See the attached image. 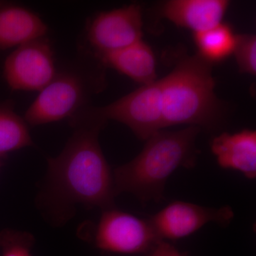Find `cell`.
Masks as SVG:
<instances>
[{
	"label": "cell",
	"instance_id": "d6986e66",
	"mask_svg": "<svg viewBox=\"0 0 256 256\" xmlns=\"http://www.w3.org/2000/svg\"><path fill=\"white\" fill-rule=\"evenodd\" d=\"M2 158H0V169H1L2 164Z\"/></svg>",
	"mask_w": 256,
	"mask_h": 256
},
{
	"label": "cell",
	"instance_id": "8fae6325",
	"mask_svg": "<svg viewBox=\"0 0 256 256\" xmlns=\"http://www.w3.org/2000/svg\"><path fill=\"white\" fill-rule=\"evenodd\" d=\"M210 149L220 168L236 170L250 180L256 176V132H223L212 140Z\"/></svg>",
	"mask_w": 256,
	"mask_h": 256
},
{
	"label": "cell",
	"instance_id": "2e32d148",
	"mask_svg": "<svg viewBox=\"0 0 256 256\" xmlns=\"http://www.w3.org/2000/svg\"><path fill=\"white\" fill-rule=\"evenodd\" d=\"M34 244V236L28 232L9 228L0 232L2 256H32Z\"/></svg>",
	"mask_w": 256,
	"mask_h": 256
},
{
	"label": "cell",
	"instance_id": "6da1fadb",
	"mask_svg": "<svg viewBox=\"0 0 256 256\" xmlns=\"http://www.w3.org/2000/svg\"><path fill=\"white\" fill-rule=\"evenodd\" d=\"M74 132L63 150L48 159L44 182L37 204L50 224L64 225L77 207L114 208V176L100 143L107 121L88 106L69 120Z\"/></svg>",
	"mask_w": 256,
	"mask_h": 256
},
{
	"label": "cell",
	"instance_id": "e0dca14e",
	"mask_svg": "<svg viewBox=\"0 0 256 256\" xmlns=\"http://www.w3.org/2000/svg\"><path fill=\"white\" fill-rule=\"evenodd\" d=\"M233 54L242 73L256 74V37L254 34L237 35Z\"/></svg>",
	"mask_w": 256,
	"mask_h": 256
},
{
	"label": "cell",
	"instance_id": "9a60e30c",
	"mask_svg": "<svg viewBox=\"0 0 256 256\" xmlns=\"http://www.w3.org/2000/svg\"><path fill=\"white\" fill-rule=\"evenodd\" d=\"M33 144L28 124L11 106H0V158Z\"/></svg>",
	"mask_w": 256,
	"mask_h": 256
},
{
	"label": "cell",
	"instance_id": "30bf717a",
	"mask_svg": "<svg viewBox=\"0 0 256 256\" xmlns=\"http://www.w3.org/2000/svg\"><path fill=\"white\" fill-rule=\"evenodd\" d=\"M229 5L226 0H170L162 6L160 14L178 28L197 33L223 22Z\"/></svg>",
	"mask_w": 256,
	"mask_h": 256
},
{
	"label": "cell",
	"instance_id": "ba28073f",
	"mask_svg": "<svg viewBox=\"0 0 256 256\" xmlns=\"http://www.w3.org/2000/svg\"><path fill=\"white\" fill-rule=\"evenodd\" d=\"M142 26V8L136 3L99 13L87 26L92 54L98 56L141 41Z\"/></svg>",
	"mask_w": 256,
	"mask_h": 256
},
{
	"label": "cell",
	"instance_id": "7c38bea8",
	"mask_svg": "<svg viewBox=\"0 0 256 256\" xmlns=\"http://www.w3.org/2000/svg\"><path fill=\"white\" fill-rule=\"evenodd\" d=\"M48 28L38 15L26 8L0 4V52L46 36Z\"/></svg>",
	"mask_w": 256,
	"mask_h": 256
},
{
	"label": "cell",
	"instance_id": "3957f363",
	"mask_svg": "<svg viewBox=\"0 0 256 256\" xmlns=\"http://www.w3.org/2000/svg\"><path fill=\"white\" fill-rule=\"evenodd\" d=\"M213 64L185 56L161 84L164 128L186 124L214 130L225 121V106L215 94Z\"/></svg>",
	"mask_w": 256,
	"mask_h": 256
},
{
	"label": "cell",
	"instance_id": "4fadbf2b",
	"mask_svg": "<svg viewBox=\"0 0 256 256\" xmlns=\"http://www.w3.org/2000/svg\"><path fill=\"white\" fill-rule=\"evenodd\" d=\"M95 57L104 66L114 69L141 86L149 85L158 80L156 56L151 47L142 40L122 50Z\"/></svg>",
	"mask_w": 256,
	"mask_h": 256
},
{
	"label": "cell",
	"instance_id": "52a82bcc",
	"mask_svg": "<svg viewBox=\"0 0 256 256\" xmlns=\"http://www.w3.org/2000/svg\"><path fill=\"white\" fill-rule=\"evenodd\" d=\"M56 73L54 54L46 36L16 47L4 62L5 80L14 90L40 92Z\"/></svg>",
	"mask_w": 256,
	"mask_h": 256
},
{
	"label": "cell",
	"instance_id": "5bb4252c",
	"mask_svg": "<svg viewBox=\"0 0 256 256\" xmlns=\"http://www.w3.org/2000/svg\"><path fill=\"white\" fill-rule=\"evenodd\" d=\"M236 38L232 26L223 22L206 31L194 33L197 54L212 64L226 60L233 54Z\"/></svg>",
	"mask_w": 256,
	"mask_h": 256
},
{
	"label": "cell",
	"instance_id": "7a4b0ae2",
	"mask_svg": "<svg viewBox=\"0 0 256 256\" xmlns=\"http://www.w3.org/2000/svg\"><path fill=\"white\" fill-rule=\"evenodd\" d=\"M202 130L194 126L176 131L160 130L148 140L132 161L114 169L117 195L132 194L141 202H160L168 178L180 168L191 169L196 162V138Z\"/></svg>",
	"mask_w": 256,
	"mask_h": 256
},
{
	"label": "cell",
	"instance_id": "9c48e42d",
	"mask_svg": "<svg viewBox=\"0 0 256 256\" xmlns=\"http://www.w3.org/2000/svg\"><path fill=\"white\" fill-rule=\"evenodd\" d=\"M234 217L228 206L208 208L184 202H172L149 220L158 236L176 240L195 233L210 222L227 226Z\"/></svg>",
	"mask_w": 256,
	"mask_h": 256
},
{
	"label": "cell",
	"instance_id": "8992f818",
	"mask_svg": "<svg viewBox=\"0 0 256 256\" xmlns=\"http://www.w3.org/2000/svg\"><path fill=\"white\" fill-rule=\"evenodd\" d=\"M161 242L149 220L116 208L102 210L95 234L98 248L118 254H144Z\"/></svg>",
	"mask_w": 256,
	"mask_h": 256
},
{
	"label": "cell",
	"instance_id": "5b68a950",
	"mask_svg": "<svg viewBox=\"0 0 256 256\" xmlns=\"http://www.w3.org/2000/svg\"><path fill=\"white\" fill-rule=\"evenodd\" d=\"M92 108L107 122L112 120L126 124L141 140L164 129L160 80L141 86L109 105Z\"/></svg>",
	"mask_w": 256,
	"mask_h": 256
},
{
	"label": "cell",
	"instance_id": "ac0fdd59",
	"mask_svg": "<svg viewBox=\"0 0 256 256\" xmlns=\"http://www.w3.org/2000/svg\"><path fill=\"white\" fill-rule=\"evenodd\" d=\"M150 256H186L181 254L171 244L161 242L152 250Z\"/></svg>",
	"mask_w": 256,
	"mask_h": 256
},
{
	"label": "cell",
	"instance_id": "277c9868",
	"mask_svg": "<svg viewBox=\"0 0 256 256\" xmlns=\"http://www.w3.org/2000/svg\"><path fill=\"white\" fill-rule=\"evenodd\" d=\"M99 60L92 68L70 67L57 72L40 92L24 114L28 126H37L70 120L88 107L92 94L105 87V74Z\"/></svg>",
	"mask_w": 256,
	"mask_h": 256
}]
</instances>
